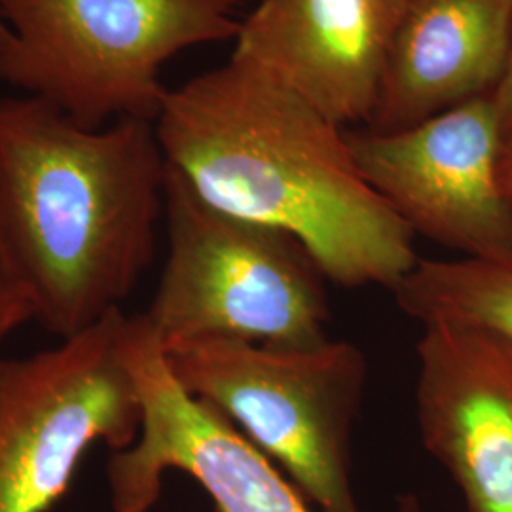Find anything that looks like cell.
<instances>
[{
	"instance_id": "cell-14",
	"label": "cell",
	"mask_w": 512,
	"mask_h": 512,
	"mask_svg": "<svg viewBox=\"0 0 512 512\" xmlns=\"http://www.w3.org/2000/svg\"><path fill=\"white\" fill-rule=\"evenodd\" d=\"M495 109L499 114V126L507 152L512 150V48L507 69L501 76L494 92Z\"/></svg>"
},
{
	"instance_id": "cell-17",
	"label": "cell",
	"mask_w": 512,
	"mask_h": 512,
	"mask_svg": "<svg viewBox=\"0 0 512 512\" xmlns=\"http://www.w3.org/2000/svg\"><path fill=\"white\" fill-rule=\"evenodd\" d=\"M228 2H232V4H236V6H241V4H245V2H249V0H228Z\"/></svg>"
},
{
	"instance_id": "cell-9",
	"label": "cell",
	"mask_w": 512,
	"mask_h": 512,
	"mask_svg": "<svg viewBox=\"0 0 512 512\" xmlns=\"http://www.w3.org/2000/svg\"><path fill=\"white\" fill-rule=\"evenodd\" d=\"M416 410L425 450L467 511L512 512V338L475 323L423 325Z\"/></svg>"
},
{
	"instance_id": "cell-10",
	"label": "cell",
	"mask_w": 512,
	"mask_h": 512,
	"mask_svg": "<svg viewBox=\"0 0 512 512\" xmlns=\"http://www.w3.org/2000/svg\"><path fill=\"white\" fill-rule=\"evenodd\" d=\"M410 0H260L234 52L340 128L368 124Z\"/></svg>"
},
{
	"instance_id": "cell-7",
	"label": "cell",
	"mask_w": 512,
	"mask_h": 512,
	"mask_svg": "<svg viewBox=\"0 0 512 512\" xmlns=\"http://www.w3.org/2000/svg\"><path fill=\"white\" fill-rule=\"evenodd\" d=\"M126 359L141 403L135 442L110 452L114 512H148L171 471L194 478L215 512H313L310 499L217 408L190 395L175 378L164 346L145 315L129 317ZM395 512H421L414 494Z\"/></svg>"
},
{
	"instance_id": "cell-4",
	"label": "cell",
	"mask_w": 512,
	"mask_h": 512,
	"mask_svg": "<svg viewBox=\"0 0 512 512\" xmlns=\"http://www.w3.org/2000/svg\"><path fill=\"white\" fill-rule=\"evenodd\" d=\"M167 258L143 315L164 349L228 338L268 346L327 340L329 281L293 234L207 205L167 165Z\"/></svg>"
},
{
	"instance_id": "cell-15",
	"label": "cell",
	"mask_w": 512,
	"mask_h": 512,
	"mask_svg": "<svg viewBox=\"0 0 512 512\" xmlns=\"http://www.w3.org/2000/svg\"><path fill=\"white\" fill-rule=\"evenodd\" d=\"M499 175H501V184H503L505 192L512 198V150L505 154V158H503V162H501Z\"/></svg>"
},
{
	"instance_id": "cell-11",
	"label": "cell",
	"mask_w": 512,
	"mask_h": 512,
	"mask_svg": "<svg viewBox=\"0 0 512 512\" xmlns=\"http://www.w3.org/2000/svg\"><path fill=\"white\" fill-rule=\"evenodd\" d=\"M511 48L512 0H410L366 128H412L494 93Z\"/></svg>"
},
{
	"instance_id": "cell-2",
	"label": "cell",
	"mask_w": 512,
	"mask_h": 512,
	"mask_svg": "<svg viewBox=\"0 0 512 512\" xmlns=\"http://www.w3.org/2000/svg\"><path fill=\"white\" fill-rule=\"evenodd\" d=\"M165 171L154 122L88 129L0 99V255L44 329L67 340L120 310L156 253Z\"/></svg>"
},
{
	"instance_id": "cell-6",
	"label": "cell",
	"mask_w": 512,
	"mask_h": 512,
	"mask_svg": "<svg viewBox=\"0 0 512 512\" xmlns=\"http://www.w3.org/2000/svg\"><path fill=\"white\" fill-rule=\"evenodd\" d=\"M129 317L29 357L0 359V512H50L97 444L131 446L141 403L126 359Z\"/></svg>"
},
{
	"instance_id": "cell-8",
	"label": "cell",
	"mask_w": 512,
	"mask_h": 512,
	"mask_svg": "<svg viewBox=\"0 0 512 512\" xmlns=\"http://www.w3.org/2000/svg\"><path fill=\"white\" fill-rule=\"evenodd\" d=\"M355 162L414 236L473 260H512V198L501 184L494 93L418 126L346 131Z\"/></svg>"
},
{
	"instance_id": "cell-5",
	"label": "cell",
	"mask_w": 512,
	"mask_h": 512,
	"mask_svg": "<svg viewBox=\"0 0 512 512\" xmlns=\"http://www.w3.org/2000/svg\"><path fill=\"white\" fill-rule=\"evenodd\" d=\"M184 389L217 408L321 512H361L351 435L365 397V353L346 340L268 346L209 338L165 349Z\"/></svg>"
},
{
	"instance_id": "cell-16",
	"label": "cell",
	"mask_w": 512,
	"mask_h": 512,
	"mask_svg": "<svg viewBox=\"0 0 512 512\" xmlns=\"http://www.w3.org/2000/svg\"><path fill=\"white\" fill-rule=\"evenodd\" d=\"M10 38V31H8V27H6V23H4V19L0 16V48L6 44V40Z\"/></svg>"
},
{
	"instance_id": "cell-12",
	"label": "cell",
	"mask_w": 512,
	"mask_h": 512,
	"mask_svg": "<svg viewBox=\"0 0 512 512\" xmlns=\"http://www.w3.org/2000/svg\"><path fill=\"white\" fill-rule=\"evenodd\" d=\"M401 310L429 323H475L512 338V260H421L393 291Z\"/></svg>"
},
{
	"instance_id": "cell-3",
	"label": "cell",
	"mask_w": 512,
	"mask_h": 512,
	"mask_svg": "<svg viewBox=\"0 0 512 512\" xmlns=\"http://www.w3.org/2000/svg\"><path fill=\"white\" fill-rule=\"evenodd\" d=\"M228 0H0L10 38L0 80L50 103L74 124L156 122L162 69L188 48L234 40Z\"/></svg>"
},
{
	"instance_id": "cell-13",
	"label": "cell",
	"mask_w": 512,
	"mask_h": 512,
	"mask_svg": "<svg viewBox=\"0 0 512 512\" xmlns=\"http://www.w3.org/2000/svg\"><path fill=\"white\" fill-rule=\"evenodd\" d=\"M29 321H35L33 302L0 255V342Z\"/></svg>"
},
{
	"instance_id": "cell-1",
	"label": "cell",
	"mask_w": 512,
	"mask_h": 512,
	"mask_svg": "<svg viewBox=\"0 0 512 512\" xmlns=\"http://www.w3.org/2000/svg\"><path fill=\"white\" fill-rule=\"evenodd\" d=\"M165 164L220 213L300 239L329 281L395 291L414 232L366 183L348 129L251 61L230 55L169 90L154 122Z\"/></svg>"
}]
</instances>
